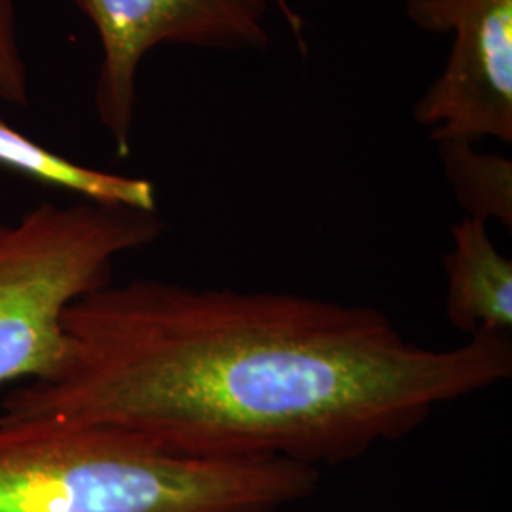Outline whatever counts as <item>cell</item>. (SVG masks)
<instances>
[{
	"label": "cell",
	"mask_w": 512,
	"mask_h": 512,
	"mask_svg": "<svg viewBox=\"0 0 512 512\" xmlns=\"http://www.w3.org/2000/svg\"><path fill=\"white\" fill-rule=\"evenodd\" d=\"M0 165L23 173L38 183L74 192L86 202L129 207L156 213V186L147 179L124 177L74 164L71 160L40 147L18 129L0 120Z\"/></svg>",
	"instance_id": "cell-7"
},
{
	"label": "cell",
	"mask_w": 512,
	"mask_h": 512,
	"mask_svg": "<svg viewBox=\"0 0 512 512\" xmlns=\"http://www.w3.org/2000/svg\"><path fill=\"white\" fill-rule=\"evenodd\" d=\"M103 48L95 109L120 156H128L137 105V71L162 44L251 50L268 44V0H71Z\"/></svg>",
	"instance_id": "cell-4"
},
{
	"label": "cell",
	"mask_w": 512,
	"mask_h": 512,
	"mask_svg": "<svg viewBox=\"0 0 512 512\" xmlns=\"http://www.w3.org/2000/svg\"><path fill=\"white\" fill-rule=\"evenodd\" d=\"M454 247L444 255L448 274L446 315L467 334H509L512 329V262L495 249L486 222L465 217L452 228Z\"/></svg>",
	"instance_id": "cell-6"
},
{
	"label": "cell",
	"mask_w": 512,
	"mask_h": 512,
	"mask_svg": "<svg viewBox=\"0 0 512 512\" xmlns=\"http://www.w3.org/2000/svg\"><path fill=\"white\" fill-rule=\"evenodd\" d=\"M444 175L467 217L497 220L512 228V162L499 154L478 152L475 143L440 141Z\"/></svg>",
	"instance_id": "cell-8"
},
{
	"label": "cell",
	"mask_w": 512,
	"mask_h": 512,
	"mask_svg": "<svg viewBox=\"0 0 512 512\" xmlns=\"http://www.w3.org/2000/svg\"><path fill=\"white\" fill-rule=\"evenodd\" d=\"M317 469L287 459H200L128 431L0 416V512H272Z\"/></svg>",
	"instance_id": "cell-2"
},
{
	"label": "cell",
	"mask_w": 512,
	"mask_h": 512,
	"mask_svg": "<svg viewBox=\"0 0 512 512\" xmlns=\"http://www.w3.org/2000/svg\"><path fill=\"white\" fill-rule=\"evenodd\" d=\"M0 97L16 105L27 101V76L16 25V0H0Z\"/></svg>",
	"instance_id": "cell-9"
},
{
	"label": "cell",
	"mask_w": 512,
	"mask_h": 512,
	"mask_svg": "<svg viewBox=\"0 0 512 512\" xmlns=\"http://www.w3.org/2000/svg\"><path fill=\"white\" fill-rule=\"evenodd\" d=\"M162 230L156 213L92 202L40 203L0 222V385L52 376L65 359V310Z\"/></svg>",
	"instance_id": "cell-3"
},
{
	"label": "cell",
	"mask_w": 512,
	"mask_h": 512,
	"mask_svg": "<svg viewBox=\"0 0 512 512\" xmlns=\"http://www.w3.org/2000/svg\"><path fill=\"white\" fill-rule=\"evenodd\" d=\"M63 330L61 366L8 391L0 416L112 427L188 458L344 463L512 374L509 334L423 348L370 306L162 279L82 296Z\"/></svg>",
	"instance_id": "cell-1"
},
{
	"label": "cell",
	"mask_w": 512,
	"mask_h": 512,
	"mask_svg": "<svg viewBox=\"0 0 512 512\" xmlns=\"http://www.w3.org/2000/svg\"><path fill=\"white\" fill-rule=\"evenodd\" d=\"M406 14L429 33H452L439 78L414 118L433 141H512V0H406Z\"/></svg>",
	"instance_id": "cell-5"
}]
</instances>
